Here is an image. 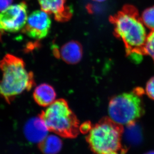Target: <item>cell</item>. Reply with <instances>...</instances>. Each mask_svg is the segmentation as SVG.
I'll list each match as a JSON object with an SVG mask.
<instances>
[{"label":"cell","instance_id":"6da1fadb","mask_svg":"<svg viewBox=\"0 0 154 154\" xmlns=\"http://www.w3.org/2000/svg\"><path fill=\"white\" fill-rule=\"evenodd\" d=\"M109 21L113 25L115 36L123 42L127 57L134 63H141L145 55L147 35L138 9L126 5L117 13L111 16Z\"/></svg>","mask_w":154,"mask_h":154},{"label":"cell","instance_id":"7a4b0ae2","mask_svg":"<svg viewBox=\"0 0 154 154\" xmlns=\"http://www.w3.org/2000/svg\"><path fill=\"white\" fill-rule=\"evenodd\" d=\"M2 77L0 80V97L12 103L17 96L29 91L35 85L33 73L27 70L22 58L7 54L0 60Z\"/></svg>","mask_w":154,"mask_h":154},{"label":"cell","instance_id":"3957f363","mask_svg":"<svg viewBox=\"0 0 154 154\" xmlns=\"http://www.w3.org/2000/svg\"><path fill=\"white\" fill-rule=\"evenodd\" d=\"M123 127L110 118H103L94 126L86 138L95 154H106L113 152L126 153L122 145Z\"/></svg>","mask_w":154,"mask_h":154},{"label":"cell","instance_id":"277c9868","mask_svg":"<svg viewBox=\"0 0 154 154\" xmlns=\"http://www.w3.org/2000/svg\"><path fill=\"white\" fill-rule=\"evenodd\" d=\"M39 116L44 121L49 131L61 137L74 138L78 135V119L64 99L55 101Z\"/></svg>","mask_w":154,"mask_h":154},{"label":"cell","instance_id":"5b68a950","mask_svg":"<svg viewBox=\"0 0 154 154\" xmlns=\"http://www.w3.org/2000/svg\"><path fill=\"white\" fill-rule=\"evenodd\" d=\"M143 94L142 89L137 88L131 92L113 97L108 107L111 119L122 126H127L136 122L145 112L141 98Z\"/></svg>","mask_w":154,"mask_h":154},{"label":"cell","instance_id":"8992f818","mask_svg":"<svg viewBox=\"0 0 154 154\" xmlns=\"http://www.w3.org/2000/svg\"><path fill=\"white\" fill-rule=\"evenodd\" d=\"M28 19L25 2L10 6L0 13V31L16 32L23 29Z\"/></svg>","mask_w":154,"mask_h":154},{"label":"cell","instance_id":"52a82bcc","mask_svg":"<svg viewBox=\"0 0 154 154\" xmlns=\"http://www.w3.org/2000/svg\"><path fill=\"white\" fill-rule=\"evenodd\" d=\"M51 20L43 11H36L28 17L23 32L33 39L46 38L51 29Z\"/></svg>","mask_w":154,"mask_h":154},{"label":"cell","instance_id":"ba28073f","mask_svg":"<svg viewBox=\"0 0 154 154\" xmlns=\"http://www.w3.org/2000/svg\"><path fill=\"white\" fill-rule=\"evenodd\" d=\"M41 9L54 15L58 22L68 21L73 16V9L67 5V0H38Z\"/></svg>","mask_w":154,"mask_h":154},{"label":"cell","instance_id":"9c48e42d","mask_svg":"<svg viewBox=\"0 0 154 154\" xmlns=\"http://www.w3.org/2000/svg\"><path fill=\"white\" fill-rule=\"evenodd\" d=\"M53 52L57 58H61L68 64L78 63L83 56V48L80 42L71 41L64 44L59 48L56 45L53 47Z\"/></svg>","mask_w":154,"mask_h":154},{"label":"cell","instance_id":"30bf717a","mask_svg":"<svg viewBox=\"0 0 154 154\" xmlns=\"http://www.w3.org/2000/svg\"><path fill=\"white\" fill-rule=\"evenodd\" d=\"M48 130L47 127L39 116L32 118L25 125V136L27 139L33 143H40L47 136Z\"/></svg>","mask_w":154,"mask_h":154},{"label":"cell","instance_id":"8fae6325","mask_svg":"<svg viewBox=\"0 0 154 154\" xmlns=\"http://www.w3.org/2000/svg\"><path fill=\"white\" fill-rule=\"evenodd\" d=\"M33 97L35 102L39 105L47 107L55 101L56 93L52 86L47 83H43L35 88Z\"/></svg>","mask_w":154,"mask_h":154},{"label":"cell","instance_id":"7c38bea8","mask_svg":"<svg viewBox=\"0 0 154 154\" xmlns=\"http://www.w3.org/2000/svg\"><path fill=\"white\" fill-rule=\"evenodd\" d=\"M62 142L58 136H47L39 143V148L44 154H57L61 150Z\"/></svg>","mask_w":154,"mask_h":154},{"label":"cell","instance_id":"4fadbf2b","mask_svg":"<svg viewBox=\"0 0 154 154\" xmlns=\"http://www.w3.org/2000/svg\"><path fill=\"white\" fill-rule=\"evenodd\" d=\"M126 132L127 140L128 142L134 145H138L141 143L142 140V130L136 122L127 125Z\"/></svg>","mask_w":154,"mask_h":154},{"label":"cell","instance_id":"5bb4252c","mask_svg":"<svg viewBox=\"0 0 154 154\" xmlns=\"http://www.w3.org/2000/svg\"><path fill=\"white\" fill-rule=\"evenodd\" d=\"M141 17L144 26L151 31L154 30V6L145 9Z\"/></svg>","mask_w":154,"mask_h":154},{"label":"cell","instance_id":"9a60e30c","mask_svg":"<svg viewBox=\"0 0 154 154\" xmlns=\"http://www.w3.org/2000/svg\"><path fill=\"white\" fill-rule=\"evenodd\" d=\"M145 55L151 57L154 62V30L151 31L147 35L144 47Z\"/></svg>","mask_w":154,"mask_h":154},{"label":"cell","instance_id":"2e32d148","mask_svg":"<svg viewBox=\"0 0 154 154\" xmlns=\"http://www.w3.org/2000/svg\"><path fill=\"white\" fill-rule=\"evenodd\" d=\"M146 92L147 95L154 100V76L147 82L146 87Z\"/></svg>","mask_w":154,"mask_h":154},{"label":"cell","instance_id":"e0dca14e","mask_svg":"<svg viewBox=\"0 0 154 154\" xmlns=\"http://www.w3.org/2000/svg\"><path fill=\"white\" fill-rule=\"evenodd\" d=\"M13 0H0V13L12 5Z\"/></svg>","mask_w":154,"mask_h":154},{"label":"cell","instance_id":"ac0fdd59","mask_svg":"<svg viewBox=\"0 0 154 154\" xmlns=\"http://www.w3.org/2000/svg\"><path fill=\"white\" fill-rule=\"evenodd\" d=\"M92 127V125L90 122H85L82 124L81 127H80V131H81L82 133H84V134L89 133Z\"/></svg>","mask_w":154,"mask_h":154},{"label":"cell","instance_id":"d6986e66","mask_svg":"<svg viewBox=\"0 0 154 154\" xmlns=\"http://www.w3.org/2000/svg\"><path fill=\"white\" fill-rule=\"evenodd\" d=\"M106 154H125V153H122V152H120L119 153L118 152H111V153H107Z\"/></svg>","mask_w":154,"mask_h":154},{"label":"cell","instance_id":"ffe728a7","mask_svg":"<svg viewBox=\"0 0 154 154\" xmlns=\"http://www.w3.org/2000/svg\"><path fill=\"white\" fill-rule=\"evenodd\" d=\"M144 154H154V151H149L147 153H146Z\"/></svg>","mask_w":154,"mask_h":154},{"label":"cell","instance_id":"44dd1931","mask_svg":"<svg viewBox=\"0 0 154 154\" xmlns=\"http://www.w3.org/2000/svg\"><path fill=\"white\" fill-rule=\"evenodd\" d=\"M96 2H102L105 1L106 0H93Z\"/></svg>","mask_w":154,"mask_h":154}]
</instances>
